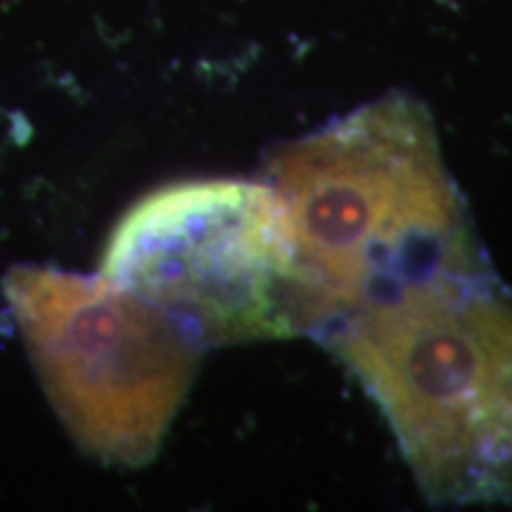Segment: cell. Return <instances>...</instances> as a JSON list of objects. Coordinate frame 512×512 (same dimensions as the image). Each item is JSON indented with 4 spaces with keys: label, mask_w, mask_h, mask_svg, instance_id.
Wrapping results in <instances>:
<instances>
[{
    "label": "cell",
    "mask_w": 512,
    "mask_h": 512,
    "mask_svg": "<svg viewBox=\"0 0 512 512\" xmlns=\"http://www.w3.org/2000/svg\"><path fill=\"white\" fill-rule=\"evenodd\" d=\"M268 183L290 214L313 335L408 285L484 273L434 119L413 95L278 147Z\"/></svg>",
    "instance_id": "obj_1"
},
{
    "label": "cell",
    "mask_w": 512,
    "mask_h": 512,
    "mask_svg": "<svg viewBox=\"0 0 512 512\" xmlns=\"http://www.w3.org/2000/svg\"><path fill=\"white\" fill-rule=\"evenodd\" d=\"M320 337L432 503L512 501V302L484 273L408 285Z\"/></svg>",
    "instance_id": "obj_2"
},
{
    "label": "cell",
    "mask_w": 512,
    "mask_h": 512,
    "mask_svg": "<svg viewBox=\"0 0 512 512\" xmlns=\"http://www.w3.org/2000/svg\"><path fill=\"white\" fill-rule=\"evenodd\" d=\"M100 275L200 349L313 332L294 228L271 183L202 178L150 192L114 226Z\"/></svg>",
    "instance_id": "obj_3"
},
{
    "label": "cell",
    "mask_w": 512,
    "mask_h": 512,
    "mask_svg": "<svg viewBox=\"0 0 512 512\" xmlns=\"http://www.w3.org/2000/svg\"><path fill=\"white\" fill-rule=\"evenodd\" d=\"M3 287L76 444L112 465L150 463L190 392L202 349L105 275L17 266Z\"/></svg>",
    "instance_id": "obj_4"
}]
</instances>
